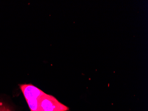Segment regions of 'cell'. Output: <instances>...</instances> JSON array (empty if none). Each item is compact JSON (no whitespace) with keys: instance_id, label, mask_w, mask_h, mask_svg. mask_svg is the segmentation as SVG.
I'll list each match as a JSON object with an SVG mask.
<instances>
[{"instance_id":"3957f363","label":"cell","mask_w":148,"mask_h":111,"mask_svg":"<svg viewBox=\"0 0 148 111\" xmlns=\"http://www.w3.org/2000/svg\"><path fill=\"white\" fill-rule=\"evenodd\" d=\"M0 111H12V110L4 103L0 102Z\"/></svg>"},{"instance_id":"6da1fadb","label":"cell","mask_w":148,"mask_h":111,"mask_svg":"<svg viewBox=\"0 0 148 111\" xmlns=\"http://www.w3.org/2000/svg\"><path fill=\"white\" fill-rule=\"evenodd\" d=\"M20 88L31 111H37L38 100L45 92L31 84L20 85Z\"/></svg>"},{"instance_id":"7a4b0ae2","label":"cell","mask_w":148,"mask_h":111,"mask_svg":"<svg viewBox=\"0 0 148 111\" xmlns=\"http://www.w3.org/2000/svg\"><path fill=\"white\" fill-rule=\"evenodd\" d=\"M69 108L55 97L44 93L38 100L37 111H67Z\"/></svg>"}]
</instances>
